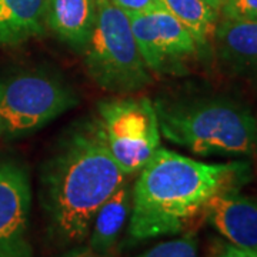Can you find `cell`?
<instances>
[{
	"mask_svg": "<svg viewBox=\"0 0 257 257\" xmlns=\"http://www.w3.org/2000/svg\"><path fill=\"white\" fill-rule=\"evenodd\" d=\"M126 180L96 117L74 128L42 175V202L56 241L73 246L87 239L97 210Z\"/></svg>",
	"mask_w": 257,
	"mask_h": 257,
	"instance_id": "obj_1",
	"label": "cell"
},
{
	"mask_svg": "<svg viewBox=\"0 0 257 257\" xmlns=\"http://www.w3.org/2000/svg\"><path fill=\"white\" fill-rule=\"evenodd\" d=\"M241 163L209 165L159 147L132 187L130 236L147 240L176 234L217 193L246 175Z\"/></svg>",
	"mask_w": 257,
	"mask_h": 257,
	"instance_id": "obj_2",
	"label": "cell"
},
{
	"mask_svg": "<svg viewBox=\"0 0 257 257\" xmlns=\"http://www.w3.org/2000/svg\"><path fill=\"white\" fill-rule=\"evenodd\" d=\"M160 135L199 156H248L254 152L257 119L226 99L157 100Z\"/></svg>",
	"mask_w": 257,
	"mask_h": 257,
	"instance_id": "obj_3",
	"label": "cell"
},
{
	"mask_svg": "<svg viewBox=\"0 0 257 257\" xmlns=\"http://www.w3.org/2000/svg\"><path fill=\"white\" fill-rule=\"evenodd\" d=\"M96 20L83 49L87 73L101 89L138 92L152 83V74L139 50L127 13L110 0H96Z\"/></svg>",
	"mask_w": 257,
	"mask_h": 257,
	"instance_id": "obj_4",
	"label": "cell"
},
{
	"mask_svg": "<svg viewBox=\"0 0 257 257\" xmlns=\"http://www.w3.org/2000/svg\"><path fill=\"white\" fill-rule=\"evenodd\" d=\"M72 87L49 73H22L0 82V135L25 136L73 109Z\"/></svg>",
	"mask_w": 257,
	"mask_h": 257,
	"instance_id": "obj_5",
	"label": "cell"
},
{
	"mask_svg": "<svg viewBox=\"0 0 257 257\" xmlns=\"http://www.w3.org/2000/svg\"><path fill=\"white\" fill-rule=\"evenodd\" d=\"M96 120L110 155L126 176L139 173L160 147L156 107L146 97L100 101Z\"/></svg>",
	"mask_w": 257,
	"mask_h": 257,
	"instance_id": "obj_6",
	"label": "cell"
},
{
	"mask_svg": "<svg viewBox=\"0 0 257 257\" xmlns=\"http://www.w3.org/2000/svg\"><path fill=\"white\" fill-rule=\"evenodd\" d=\"M30 207L28 172L15 162H0V257H32Z\"/></svg>",
	"mask_w": 257,
	"mask_h": 257,
	"instance_id": "obj_7",
	"label": "cell"
},
{
	"mask_svg": "<svg viewBox=\"0 0 257 257\" xmlns=\"http://www.w3.org/2000/svg\"><path fill=\"white\" fill-rule=\"evenodd\" d=\"M203 213L233 246L257 250V199L230 189L213 196Z\"/></svg>",
	"mask_w": 257,
	"mask_h": 257,
	"instance_id": "obj_8",
	"label": "cell"
},
{
	"mask_svg": "<svg viewBox=\"0 0 257 257\" xmlns=\"http://www.w3.org/2000/svg\"><path fill=\"white\" fill-rule=\"evenodd\" d=\"M96 0H47L46 26L62 42L83 50L96 20Z\"/></svg>",
	"mask_w": 257,
	"mask_h": 257,
	"instance_id": "obj_9",
	"label": "cell"
},
{
	"mask_svg": "<svg viewBox=\"0 0 257 257\" xmlns=\"http://www.w3.org/2000/svg\"><path fill=\"white\" fill-rule=\"evenodd\" d=\"M47 0H0V46H16L46 30Z\"/></svg>",
	"mask_w": 257,
	"mask_h": 257,
	"instance_id": "obj_10",
	"label": "cell"
},
{
	"mask_svg": "<svg viewBox=\"0 0 257 257\" xmlns=\"http://www.w3.org/2000/svg\"><path fill=\"white\" fill-rule=\"evenodd\" d=\"M213 37L226 63L237 69L257 70V22L224 19L217 23Z\"/></svg>",
	"mask_w": 257,
	"mask_h": 257,
	"instance_id": "obj_11",
	"label": "cell"
},
{
	"mask_svg": "<svg viewBox=\"0 0 257 257\" xmlns=\"http://www.w3.org/2000/svg\"><path fill=\"white\" fill-rule=\"evenodd\" d=\"M132 210V187L127 180L103 203L90 227V247L96 253L109 251L120 236Z\"/></svg>",
	"mask_w": 257,
	"mask_h": 257,
	"instance_id": "obj_12",
	"label": "cell"
},
{
	"mask_svg": "<svg viewBox=\"0 0 257 257\" xmlns=\"http://www.w3.org/2000/svg\"><path fill=\"white\" fill-rule=\"evenodd\" d=\"M149 16L156 33L157 45L165 62V73L184 59L196 55L199 45L183 23L165 8L150 10Z\"/></svg>",
	"mask_w": 257,
	"mask_h": 257,
	"instance_id": "obj_13",
	"label": "cell"
},
{
	"mask_svg": "<svg viewBox=\"0 0 257 257\" xmlns=\"http://www.w3.org/2000/svg\"><path fill=\"white\" fill-rule=\"evenodd\" d=\"M162 3L166 10L183 23L199 46H204L214 36L219 12L206 0H162Z\"/></svg>",
	"mask_w": 257,
	"mask_h": 257,
	"instance_id": "obj_14",
	"label": "cell"
},
{
	"mask_svg": "<svg viewBox=\"0 0 257 257\" xmlns=\"http://www.w3.org/2000/svg\"><path fill=\"white\" fill-rule=\"evenodd\" d=\"M136 257H197V239L193 233L159 243Z\"/></svg>",
	"mask_w": 257,
	"mask_h": 257,
	"instance_id": "obj_15",
	"label": "cell"
},
{
	"mask_svg": "<svg viewBox=\"0 0 257 257\" xmlns=\"http://www.w3.org/2000/svg\"><path fill=\"white\" fill-rule=\"evenodd\" d=\"M221 12L224 19L257 22V0H226Z\"/></svg>",
	"mask_w": 257,
	"mask_h": 257,
	"instance_id": "obj_16",
	"label": "cell"
},
{
	"mask_svg": "<svg viewBox=\"0 0 257 257\" xmlns=\"http://www.w3.org/2000/svg\"><path fill=\"white\" fill-rule=\"evenodd\" d=\"M110 2L123 12H126L127 15L145 13V12L163 8L162 0H110Z\"/></svg>",
	"mask_w": 257,
	"mask_h": 257,
	"instance_id": "obj_17",
	"label": "cell"
},
{
	"mask_svg": "<svg viewBox=\"0 0 257 257\" xmlns=\"http://www.w3.org/2000/svg\"><path fill=\"white\" fill-rule=\"evenodd\" d=\"M216 257H257V250H250V248H241L237 246H226L223 251L219 253Z\"/></svg>",
	"mask_w": 257,
	"mask_h": 257,
	"instance_id": "obj_18",
	"label": "cell"
},
{
	"mask_svg": "<svg viewBox=\"0 0 257 257\" xmlns=\"http://www.w3.org/2000/svg\"><path fill=\"white\" fill-rule=\"evenodd\" d=\"M206 2L210 5L211 8H214V9L219 12V10L221 9V6H223V3H224L226 0H206Z\"/></svg>",
	"mask_w": 257,
	"mask_h": 257,
	"instance_id": "obj_19",
	"label": "cell"
},
{
	"mask_svg": "<svg viewBox=\"0 0 257 257\" xmlns=\"http://www.w3.org/2000/svg\"><path fill=\"white\" fill-rule=\"evenodd\" d=\"M254 152H256V155H257V128H256V140H254Z\"/></svg>",
	"mask_w": 257,
	"mask_h": 257,
	"instance_id": "obj_20",
	"label": "cell"
},
{
	"mask_svg": "<svg viewBox=\"0 0 257 257\" xmlns=\"http://www.w3.org/2000/svg\"><path fill=\"white\" fill-rule=\"evenodd\" d=\"M83 257H96V256H83Z\"/></svg>",
	"mask_w": 257,
	"mask_h": 257,
	"instance_id": "obj_21",
	"label": "cell"
}]
</instances>
